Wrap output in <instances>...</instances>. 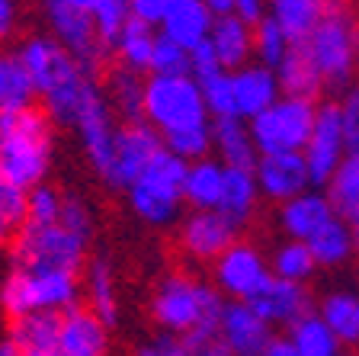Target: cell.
I'll use <instances>...</instances> for the list:
<instances>
[{"mask_svg": "<svg viewBox=\"0 0 359 356\" xmlns=\"http://www.w3.org/2000/svg\"><path fill=\"white\" fill-rule=\"evenodd\" d=\"M228 298L202 279H193L187 273H170L157 282L151 298V315L164 334L183 337L189 356L202 353L218 343V324Z\"/></svg>", "mask_w": 359, "mask_h": 356, "instance_id": "cell-1", "label": "cell"}, {"mask_svg": "<svg viewBox=\"0 0 359 356\" xmlns=\"http://www.w3.org/2000/svg\"><path fill=\"white\" fill-rule=\"evenodd\" d=\"M55 132L45 110H0V177L20 190L42 186L52 167Z\"/></svg>", "mask_w": 359, "mask_h": 356, "instance_id": "cell-2", "label": "cell"}, {"mask_svg": "<svg viewBox=\"0 0 359 356\" xmlns=\"http://www.w3.org/2000/svg\"><path fill=\"white\" fill-rule=\"evenodd\" d=\"M324 84L346 90L359 74V7L356 0H327L321 22L302 42Z\"/></svg>", "mask_w": 359, "mask_h": 356, "instance_id": "cell-3", "label": "cell"}, {"mask_svg": "<svg viewBox=\"0 0 359 356\" xmlns=\"http://www.w3.org/2000/svg\"><path fill=\"white\" fill-rule=\"evenodd\" d=\"M77 308V273L65 270H10L4 286H0V312L7 321L26 318L36 312H55L65 315Z\"/></svg>", "mask_w": 359, "mask_h": 356, "instance_id": "cell-4", "label": "cell"}, {"mask_svg": "<svg viewBox=\"0 0 359 356\" xmlns=\"http://www.w3.org/2000/svg\"><path fill=\"white\" fill-rule=\"evenodd\" d=\"M7 253H10V270H26V273L65 270V273H81L87 241L71 235L61 225H48V228L22 225L20 231H13V241H10Z\"/></svg>", "mask_w": 359, "mask_h": 356, "instance_id": "cell-5", "label": "cell"}, {"mask_svg": "<svg viewBox=\"0 0 359 356\" xmlns=\"http://www.w3.org/2000/svg\"><path fill=\"white\" fill-rule=\"evenodd\" d=\"M187 171H189L187 161H180L167 148L161 151L148 171L126 190L135 216L144 218L148 225H157V228L177 222L180 206H183V180H187Z\"/></svg>", "mask_w": 359, "mask_h": 356, "instance_id": "cell-6", "label": "cell"}, {"mask_svg": "<svg viewBox=\"0 0 359 356\" xmlns=\"http://www.w3.org/2000/svg\"><path fill=\"white\" fill-rule=\"evenodd\" d=\"M144 122L161 135L212 122L196 77H148L144 81Z\"/></svg>", "mask_w": 359, "mask_h": 356, "instance_id": "cell-7", "label": "cell"}, {"mask_svg": "<svg viewBox=\"0 0 359 356\" xmlns=\"http://www.w3.org/2000/svg\"><path fill=\"white\" fill-rule=\"evenodd\" d=\"M318 103L299 97H279L263 116L250 122V135L260 154H302L311 138Z\"/></svg>", "mask_w": 359, "mask_h": 356, "instance_id": "cell-8", "label": "cell"}, {"mask_svg": "<svg viewBox=\"0 0 359 356\" xmlns=\"http://www.w3.org/2000/svg\"><path fill=\"white\" fill-rule=\"evenodd\" d=\"M269 257L250 241L231 244L222 257L212 263V286L222 292L228 302H250L269 279Z\"/></svg>", "mask_w": 359, "mask_h": 356, "instance_id": "cell-9", "label": "cell"}, {"mask_svg": "<svg viewBox=\"0 0 359 356\" xmlns=\"http://www.w3.org/2000/svg\"><path fill=\"white\" fill-rule=\"evenodd\" d=\"M45 20L52 22L55 42H58L87 74L97 77V65L103 61V45H100L93 16L77 10L71 0H45Z\"/></svg>", "mask_w": 359, "mask_h": 356, "instance_id": "cell-10", "label": "cell"}, {"mask_svg": "<svg viewBox=\"0 0 359 356\" xmlns=\"http://www.w3.org/2000/svg\"><path fill=\"white\" fill-rule=\"evenodd\" d=\"M346 154H350V148H346V138H344V122H340L337 100H321V103H318V119H314L311 138H308L305 151H302L314 190H324V186H327V180L337 173V167L344 164Z\"/></svg>", "mask_w": 359, "mask_h": 356, "instance_id": "cell-11", "label": "cell"}, {"mask_svg": "<svg viewBox=\"0 0 359 356\" xmlns=\"http://www.w3.org/2000/svg\"><path fill=\"white\" fill-rule=\"evenodd\" d=\"M164 151V135L148 122H126L116 128V148H112V167L106 183L116 190H128L135 180L148 171L154 157Z\"/></svg>", "mask_w": 359, "mask_h": 356, "instance_id": "cell-12", "label": "cell"}, {"mask_svg": "<svg viewBox=\"0 0 359 356\" xmlns=\"http://www.w3.org/2000/svg\"><path fill=\"white\" fill-rule=\"evenodd\" d=\"M241 241V225L212 209V212H189L180 222V247L196 263H215L231 244Z\"/></svg>", "mask_w": 359, "mask_h": 356, "instance_id": "cell-13", "label": "cell"}, {"mask_svg": "<svg viewBox=\"0 0 359 356\" xmlns=\"http://www.w3.org/2000/svg\"><path fill=\"white\" fill-rule=\"evenodd\" d=\"M74 128L81 132L87 161L93 164V171L106 180L109 177V167H112V148H116V126H112L109 100H106V93L100 90V84H93V87L87 90Z\"/></svg>", "mask_w": 359, "mask_h": 356, "instance_id": "cell-14", "label": "cell"}, {"mask_svg": "<svg viewBox=\"0 0 359 356\" xmlns=\"http://www.w3.org/2000/svg\"><path fill=\"white\" fill-rule=\"evenodd\" d=\"M247 305H250L273 331H276V327H285V331H289L295 321H302L305 315L314 312L311 289H308V286H299V282L279 279V276H269V279L263 282V289Z\"/></svg>", "mask_w": 359, "mask_h": 356, "instance_id": "cell-15", "label": "cell"}, {"mask_svg": "<svg viewBox=\"0 0 359 356\" xmlns=\"http://www.w3.org/2000/svg\"><path fill=\"white\" fill-rule=\"evenodd\" d=\"M276 331L247 302H228L218 324V343L234 356H260L273 343Z\"/></svg>", "mask_w": 359, "mask_h": 356, "instance_id": "cell-16", "label": "cell"}, {"mask_svg": "<svg viewBox=\"0 0 359 356\" xmlns=\"http://www.w3.org/2000/svg\"><path fill=\"white\" fill-rule=\"evenodd\" d=\"M254 177L257 186H260V196L276 202V206L314 190L311 177H308V164L302 154H260Z\"/></svg>", "mask_w": 359, "mask_h": 356, "instance_id": "cell-17", "label": "cell"}, {"mask_svg": "<svg viewBox=\"0 0 359 356\" xmlns=\"http://www.w3.org/2000/svg\"><path fill=\"white\" fill-rule=\"evenodd\" d=\"M334 218H340L324 196V190H308V193L295 196V199L283 202L276 209V225L285 235V241H302L308 244L321 228H327Z\"/></svg>", "mask_w": 359, "mask_h": 356, "instance_id": "cell-18", "label": "cell"}, {"mask_svg": "<svg viewBox=\"0 0 359 356\" xmlns=\"http://www.w3.org/2000/svg\"><path fill=\"white\" fill-rule=\"evenodd\" d=\"M234 106H238V119L244 122H254L257 116L269 110L283 97V87H279V77L273 67L266 65H244L241 71H234Z\"/></svg>", "mask_w": 359, "mask_h": 356, "instance_id": "cell-19", "label": "cell"}, {"mask_svg": "<svg viewBox=\"0 0 359 356\" xmlns=\"http://www.w3.org/2000/svg\"><path fill=\"white\" fill-rule=\"evenodd\" d=\"M106 331L103 321L90 308H71L61 315L58 356H103L106 353Z\"/></svg>", "mask_w": 359, "mask_h": 356, "instance_id": "cell-20", "label": "cell"}, {"mask_svg": "<svg viewBox=\"0 0 359 356\" xmlns=\"http://www.w3.org/2000/svg\"><path fill=\"white\" fill-rule=\"evenodd\" d=\"M209 42L215 48L218 61L224 71H241L244 65L254 61V26L247 20H241L238 13L215 16V26L209 32Z\"/></svg>", "mask_w": 359, "mask_h": 356, "instance_id": "cell-21", "label": "cell"}, {"mask_svg": "<svg viewBox=\"0 0 359 356\" xmlns=\"http://www.w3.org/2000/svg\"><path fill=\"white\" fill-rule=\"evenodd\" d=\"M212 26H215V13L202 0H177L157 32L164 39H170V42H177L180 48L193 52L196 45H202L209 39Z\"/></svg>", "mask_w": 359, "mask_h": 356, "instance_id": "cell-22", "label": "cell"}, {"mask_svg": "<svg viewBox=\"0 0 359 356\" xmlns=\"http://www.w3.org/2000/svg\"><path fill=\"white\" fill-rule=\"evenodd\" d=\"M212 151L224 167H241V171H254L260 161V151L250 135V122L238 116L212 119Z\"/></svg>", "mask_w": 359, "mask_h": 356, "instance_id": "cell-23", "label": "cell"}, {"mask_svg": "<svg viewBox=\"0 0 359 356\" xmlns=\"http://www.w3.org/2000/svg\"><path fill=\"white\" fill-rule=\"evenodd\" d=\"M276 77H279V87H283V97H299V100L321 103V93L327 90L321 71H318V65L311 61V55H308V48L302 42H295L285 52V58L276 67Z\"/></svg>", "mask_w": 359, "mask_h": 356, "instance_id": "cell-24", "label": "cell"}, {"mask_svg": "<svg viewBox=\"0 0 359 356\" xmlns=\"http://www.w3.org/2000/svg\"><path fill=\"white\" fill-rule=\"evenodd\" d=\"M16 58L22 61L26 74L32 77V87H36L39 97L58 81L61 71H67V67L74 65V58H71L55 39H42V36L29 39V42L16 52Z\"/></svg>", "mask_w": 359, "mask_h": 356, "instance_id": "cell-25", "label": "cell"}, {"mask_svg": "<svg viewBox=\"0 0 359 356\" xmlns=\"http://www.w3.org/2000/svg\"><path fill=\"white\" fill-rule=\"evenodd\" d=\"M314 312L344 343V350H359V289H330L314 305Z\"/></svg>", "mask_w": 359, "mask_h": 356, "instance_id": "cell-26", "label": "cell"}, {"mask_svg": "<svg viewBox=\"0 0 359 356\" xmlns=\"http://www.w3.org/2000/svg\"><path fill=\"white\" fill-rule=\"evenodd\" d=\"M224 193V164L218 157H205V161L189 164L187 180H183V206L193 212H212L222 206Z\"/></svg>", "mask_w": 359, "mask_h": 356, "instance_id": "cell-27", "label": "cell"}, {"mask_svg": "<svg viewBox=\"0 0 359 356\" xmlns=\"http://www.w3.org/2000/svg\"><path fill=\"white\" fill-rule=\"evenodd\" d=\"M61 315L36 312L26 318L7 321V341L16 343L22 353H58Z\"/></svg>", "mask_w": 359, "mask_h": 356, "instance_id": "cell-28", "label": "cell"}, {"mask_svg": "<svg viewBox=\"0 0 359 356\" xmlns=\"http://www.w3.org/2000/svg\"><path fill=\"white\" fill-rule=\"evenodd\" d=\"M260 186H257L254 171H241V167H224V193H222V206L218 212L238 222L244 228L250 222V216L260 206Z\"/></svg>", "mask_w": 359, "mask_h": 356, "instance_id": "cell-29", "label": "cell"}, {"mask_svg": "<svg viewBox=\"0 0 359 356\" xmlns=\"http://www.w3.org/2000/svg\"><path fill=\"white\" fill-rule=\"evenodd\" d=\"M324 7L327 0H266V16H273L295 45L311 36V29L324 16Z\"/></svg>", "mask_w": 359, "mask_h": 356, "instance_id": "cell-30", "label": "cell"}, {"mask_svg": "<svg viewBox=\"0 0 359 356\" xmlns=\"http://www.w3.org/2000/svg\"><path fill=\"white\" fill-rule=\"evenodd\" d=\"M308 247H311V253L321 270H340L359 253L356 241H353V231L344 218H334L327 228L318 231V235L308 241Z\"/></svg>", "mask_w": 359, "mask_h": 356, "instance_id": "cell-31", "label": "cell"}, {"mask_svg": "<svg viewBox=\"0 0 359 356\" xmlns=\"http://www.w3.org/2000/svg\"><path fill=\"white\" fill-rule=\"evenodd\" d=\"M285 337H289V343L295 347L299 356H340L344 353V343L337 341L334 331L324 324V318L318 312L295 321V324L285 331Z\"/></svg>", "mask_w": 359, "mask_h": 356, "instance_id": "cell-32", "label": "cell"}, {"mask_svg": "<svg viewBox=\"0 0 359 356\" xmlns=\"http://www.w3.org/2000/svg\"><path fill=\"white\" fill-rule=\"evenodd\" d=\"M154 45H157V32L151 29L148 22L128 20L112 52L119 55L122 67L135 71V74H148V71H151V55H154Z\"/></svg>", "mask_w": 359, "mask_h": 356, "instance_id": "cell-33", "label": "cell"}, {"mask_svg": "<svg viewBox=\"0 0 359 356\" xmlns=\"http://www.w3.org/2000/svg\"><path fill=\"white\" fill-rule=\"evenodd\" d=\"M318 260H314L311 247L302 244V241H279L276 251L269 253V273L279 276V279L299 282V286H308L318 273Z\"/></svg>", "mask_w": 359, "mask_h": 356, "instance_id": "cell-34", "label": "cell"}, {"mask_svg": "<svg viewBox=\"0 0 359 356\" xmlns=\"http://www.w3.org/2000/svg\"><path fill=\"white\" fill-rule=\"evenodd\" d=\"M87 302L90 312L103 321V327H116L119 321V298H116V279L106 260H93L87 267Z\"/></svg>", "mask_w": 359, "mask_h": 356, "instance_id": "cell-35", "label": "cell"}, {"mask_svg": "<svg viewBox=\"0 0 359 356\" xmlns=\"http://www.w3.org/2000/svg\"><path fill=\"white\" fill-rule=\"evenodd\" d=\"M324 196L330 199L334 212L344 222L353 212H359V151H350L344 157V164L337 167V173L324 186Z\"/></svg>", "mask_w": 359, "mask_h": 356, "instance_id": "cell-36", "label": "cell"}, {"mask_svg": "<svg viewBox=\"0 0 359 356\" xmlns=\"http://www.w3.org/2000/svg\"><path fill=\"white\" fill-rule=\"evenodd\" d=\"M36 87L32 77L16 55H0V110H29L36 106Z\"/></svg>", "mask_w": 359, "mask_h": 356, "instance_id": "cell-37", "label": "cell"}, {"mask_svg": "<svg viewBox=\"0 0 359 356\" xmlns=\"http://www.w3.org/2000/svg\"><path fill=\"white\" fill-rule=\"evenodd\" d=\"M144 81L148 77L135 74L128 67H119L109 74V87H106V100L126 116V122H142L144 119Z\"/></svg>", "mask_w": 359, "mask_h": 356, "instance_id": "cell-38", "label": "cell"}, {"mask_svg": "<svg viewBox=\"0 0 359 356\" xmlns=\"http://www.w3.org/2000/svg\"><path fill=\"white\" fill-rule=\"evenodd\" d=\"M289 48H292V39L285 36V29L273 16H263L254 26V61L257 65H266L276 71Z\"/></svg>", "mask_w": 359, "mask_h": 356, "instance_id": "cell-39", "label": "cell"}, {"mask_svg": "<svg viewBox=\"0 0 359 356\" xmlns=\"http://www.w3.org/2000/svg\"><path fill=\"white\" fill-rule=\"evenodd\" d=\"M164 148L170 151V154H177L180 161H187V164L205 161V157L212 154V122L167 132L164 135Z\"/></svg>", "mask_w": 359, "mask_h": 356, "instance_id": "cell-40", "label": "cell"}, {"mask_svg": "<svg viewBox=\"0 0 359 356\" xmlns=\"http://www.w3.org/2000/svg\"><path fill=\"white\" fill-rule=\"evenodd\" d=\"M202 100H205V110L209 119H231L238 116V106H234V77L231 71H218V74L199 81Z\"/></svg>", "mask_w": 359, "mask_h": 356, "instance_id": "cell-41", "label": "cell"}, {"mask_svg": "<svg viewBox=\"0 0 359 356\" xmlns=\"http://www.w3.org/2000/svg\"><path fill=\"white\" fill-rule=\"evenodd\" d=\"M148 77H193L189 74V52L157 32V45H154V55H151Z\"/></svg>", "mask_w": 359, "mask_h": 356, "instance_id": "cell-42", "label": "cell"}, {"mask_svg": "<svg viewBox=\"0 0 359 356\" xmlns=\"http://www.w3.org/2000/svg\"><path fill=\"white\" fill-rule=\"evenodd\" d=\"M61 199L52 186H36L29 190V209H26V225H36V228H48V225H58L61 218Z\"/></svg>", "mask_w": 359, "mask_h": 356, "instance_id": "cell-43", "label": "cell"}, {"mask_svg": "<svg viewBox=\"0 0 359 356\" xmlns=\"http://www.w3.org/2000/svg\"><path fill=\"white\" fill-rule=\"evenodd\" d=\"M26 209H29V193L0 177V218L13 231H20L26 225Z\"/></svg>", "mask_w": 359, "mask_h": 356, "instance_id": "cell-44", "label": "cell"}, {"mask_svg": "<svg viewBox=\"0 0 359 356\" xmlns=\"http://www.w3.org/2000/svg\"><path fill=\"white\" fill-rule=\"evenodd\" d=\"M337 110H340V122H344V138L346 148L359 151V81L340 90L337 97Z\"/></svg>", "mask_w": 359, "mask_h": 356, "instance_id": "cell-45", "label": "cell"}, {"mask_svg": "<svg viewBox=\"0 0 359 356\" xmlns=\"http://www.w3.org/2000/svg\"><path fill=\"white\" fill-rule=\"evenodd\" d=\"M58 225H61V228H67L71 235L90 241V231H93V216H90L87 202H83L81 196H65V199H61V218H58Z\"/></svg>", "mask_w": 359, "mask_h": 356, "instance_id": "cell-46", "label": "cell"}, {"mask_svg": "<svg viewBox=\"0 0 359 356\" xmlns=\"http://www.w3.org/2000/svg\"><path fill=\"white\" fill-rule=\"evenodd\" d=\"M173 4L177 0H128V13H132V20L148 22L151 29H161V22L167 20Z\"/></svg>", "mask_w": 359, "mask_h": 356, "instance_id": "cell-47", "label": "cell"}, {"mask_svg": "<svg viewBox=\"0 0 359 356\" xmlns=\"http://www.w3.org/2000/svg\"><path fill=\"white\" fill-rule=\"evenodd\" d=\"M218 71H224V67H222V61H218L212 42L205 39V42L196 45L193 52H189V74H193L196 81H205V77L218 74Z\"/></svg>", "mask_w": 359, "mask_h": 356, "instance_id": "cell-48", "label": "cell"}, {"mask_svg": "<svg viewBox=\"0 0 359 356\" xmlns=\"http://www.w3.org/2000/svg\"><path fill=\"white\" fill-rule=\"evenodd\" d=\"M138 356H189V350H187V343H183V337L161 334L151 343H144V347L138 350Z\"/></svg>", "mask_w": 359, "mask_h": 356, "instance_id": "cell-49", "label": "cell"}, {"mask_svg": "<svg viewBox=\"0 0 359 356\" xmlns=\"http://www.w3.org/2000/svg\"><path fill=\"white\" fill-rule=\"evenodd\" d=\"M234 13L241 20H247L250 26H257L266 16V0H234Z\"/></svg>", "mask_w": 359, "mask_h": 356, "instance_id": "cell-50", "label": "cell"}, {"mask_svg": "<svg viewBox=\"0 0 359 356\" xmlns=\"http://www.w3.org/2000/svg\"><path fill=\"white\" fill-rule=\"evenodd\" d=\"M16 29V4L13 0H0V39H10Z\"/></svg>", "mask_w": 359, "mask_h": 356, "instance_id": "cell-51", "label": "cell"}, {"mask_svg": "<svg viewBox=\"0 0 359 356\" xmlns=\"http://www.w3.org/2000/svg\"><path fill=\"white\" fill-rule=\"evenodd\" d=\"M260 356H299V353H295V347H292V343H289V337H273V343H269V347L266 350H263V353Z\"/></svg>", "mask_w": 359, "mask_h": 356, "instance_id": "cell-52", "label": "cell"}, {"mask_svg": "<svg viewBox=\"0 0 359 356\" xmlns=\"http://www.w3.org/2000/svg\"><path fill=\"white\" fill-rule=\"evenodd\" d=\"M205 7L212 10L215 16H228V13H234V0H202Z\"/></svg>", "mask_w": 359, "mask_h": 356, "instance_id": "cell-53", "label": "cell"}, {"mask_svg": "<svg viewBox=\"0 0 359 356\" xmlns=\"http://www.w3.org/2000/svg\"><path fill=\"white\" fill-rule=\"evenodd\" d=\"M10 241H13V228L0 218V251H10Z\"/></svg>", "mask_w": 359, "mask_h": 356, "instance_id": "cell-54", "label": "cell"}, {"mask_svg": "<svg viewBox=\"0 0 359 356\" xmlns=\"http://www.w3.org/2000/svg\"><path fill=\"white\" fill-rule=\"evenodd\" d=\"M0 356H26V353H22L16 343H10L7 337H4V341H0Z\"/></svg>", "mask_w": 359, "mask_h": 356, "instance_id": "cell-55", "label": "cell"}, {"mask_svg": "<svg viewBox=\"0 0 359 356\" xmlns=\"http://www.w3.org/2000/svg\"><path fill=\"white\" fill-rule=\"evenodd\" d=\"M71 4H74L77 10H83V13H90V16H93V10H97V4H100V0H71Z\"/></svg>", "mask_w": 359, "mask_h": 356, "instance_id": "cell-56", "label": "cell"}, {"mask_svg": "<svg viewBox=\"0 0 359 356\" xmlns=\"http://www.w3.org/2000/svg\"><path fill=\"white\" fill-rule=\"evenodd\" d=\"M346 225H350V231H353V241H356V251H359V212H353V216L346 218Z\"/></svg>", "mask_w": 359, "mask_h": 356, "instance_id": "cell-57", "label": "cell"}, {"mask_svg": "<svg viewBox=\"0 0 359 356\" xmlns=\"http://www.w3.org/2000/svg\"><path fill=\"white\" fill-rule=\"evenodd\" d=\"M196 356H234V353H228V350L222 347V343H215V347H209V350H202V353H196Z\"/></svg>", "mask_w": 359, "mask_h": 356, "instance_id": "cell-58", "label": "cell"}, {"mask_svg": "<svg viewBox=\"0 0 359 356\" xmlns=\"http://www.w3.org/2000/svg\"><path fill=\"white\" fill-rule=\"evenodd\" d=\"M340 356H359V350H344Z\"/></svg>", "mask_w": 359, "mask_h": 356, "instance_id": "cell-59", "label": "cell"}, {"mask_svg": "<svg viewBox=\"0 0 359 356\" xmlns=\"http://www.w3.org/2000/svg\"><path fill=\"white\" fill-rule=\"evenodd\" d=\"M26 356H55V353H26Z\"/></svg>", "mask_w": 359, "mask_h": 356, "instance_id": "cell-60", "label": "cell"}]
</instances>
